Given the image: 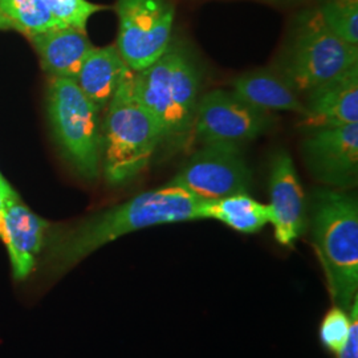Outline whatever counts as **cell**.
I'll return each mask as SVG.
<instances>
[{
    "instance_id": "9c48e42d",
    "label": "cell",
    "mask_w": 358,
    "mask_h": 358,
    "mask_svg": "<svg viewBox=\"0 0 358 358\" xmlns=\"http://www.w3.org/2000/svg\"><path fill=\"white\" fill-rule=\"evenodd\" d=\"M276 118L244 103L234 92L215 90L198 101L194 134L205 145L229 143L241 146L273 127Z\"/></svg>"
},
{
    "instance_id": "44dd1931",
    "label": "cell",
    "mask_w": 358,
    "mask_h": 358,
    "mask_svg": "<svg viewBox=\"0 0 358 358\" xmlns=\"http://www.w3.org/2000/svg\"><path fill=\"white\" fill-rule=\"evenodd\" d=\"M350 310L346 312L343 308H331L320 325V340L324 348L334 355H338L345 346L350 332Z\"/></svg>"
},
{
    "instance_id": "5bb4252c",
    "label": "cell",
    "mask_w": 358,
    "mask_h": 358,
    "mask_svg": "<svg viewBox=\"0 0 358 358\" xmlns=\"http://www.w3.org/2000/svg\"><path fill=\"white\" fill-rule=\"evenodd\" d=\"M40 64L50 77L75 80L81 64L93 48L87 31L57 27L29 38Z\"/></svg>"
},
{
    "instance_id": "cb8c5ba5",
    "label": "cell",
    "mask_w": 358,
    "mask_h": 358,
    "mask_svg": "<svg viewBox=\"0 0 358 358\" xmlns=\"http://www.w3.org/2000/svg\"><path fill=\"white\" fill-rule=\"evenodd\" d=\"M4 201L3 198L0 196V238H1V234H3V217H4Z\"/></svg>"
},
{
    "instance_id": "d6986e66",
    "label": "cell",
    "mask_w": 358,
    "mask_h": 358,
    "mask_svg": "<svg viewBox=\"0 0 358 358\" xmlns=\"http://www.w3.org/2000/svg\"><path fill=\"white\" fill-rule=\"evenodd\" d=\"M319 11L338 38L358 45V0H325Z\"/></svg>"
},
{
    "instance_id": "9a60e30c",
    "label": "cell",
    "mask_w": 358,
    "mask_h": 358,
    "mask_svg": "<svg viewBox=\"0 0 358 358\" xmlns=\"http://www.w3.org/2000/svg\"><path fill=\"white\" fill-rule=\"evenodd\" d=\"M130 72L115 44L93 47L77 73L78 88L100 110L106 109L124 77Z\"/></svg>"
},
{
    "instance_id": "7a4b0ae2",
    "label": "cell",
    "mask_w": 358,
    "mask_h": 358,
    "mask_svg": "<svg viewBox=\"0 0 358 358\" xmlns=\"http://www.w3.org/2000/svg\"><path fill=\"white\" fill-rule=\"evenodd\" d=\"M310 232L333 304L349 312L358 297L356 196L338 189L315 192Z\"/></svg>"
},
{
    "instance_id": "e0dca14e",
    "label": "cell",
    "mask_w": 358,
    "mask_h": 358,
    "mask_svg": "<svg viewBox=\"0 0 358 358\" xmlns=\"http://www.w3.org/2000/svg\"><path fill=\"white\" fill-rule=\"evenodd\" d=\"M202 217L215 219L242 234H255L271 223V210L268 205L257 202L248 192H242L205 201Z\"/></svg>"
},
{
    "instance_id": "8fae6325",
    "label": "cell",
    "mask_w": 358,
    "mask_h": 358,
    "mask_svg": "<svg viewBox=\"0 0 358 358\" xmlns=\"http://www.w3.org/2000/svg\"><path fill=\"white\" fill-rule=\"evenodd\" d=\"M269 198L275 239L292 247L307 229V203L294 159L285 152L276 153L271 162Z\"/></svg>"
},
{
    "instance_id": "277c9868",
    "label": "cell",
    "mask_w": 358,
    "mask_h": 358,
    "mask_svg": "<svg viewBox=\"0 0 358 358\" xmlns=\"http://www.w3.org/2000/svg\"><path fill=\"white\" fill-rule=\"evenodd\" d=\"M199 87V71L182 45L170 44L153 64L133 73L137 99L158 121L164 141L173 143L192 133Z\"/></svg>"
},
{
    "instance_id": "ffe728a7",
    "label": "cell",
    "mask_w": 358,
    "mask_h": 358,
    "mask_svg": "<svg viewBox=\"0 0 358 358\" xmlns=\"http://www.w3.org/2000/svg\"><path fill=\"white\" fill-rule=\"evenodd\" d=\"M52 16L63 27H75L87 31V24L94 13L109 10L108 6L88 0H44Z\"/></svg>"
},
{
    "instance_id": "52a82bcc",
    "label": "cell",
    "mask_w": 358,
    "mask_h": 358,
    "mask_svg": "<svg viewBox=\"0 0 358 358\" xmlns=\"http://www.w3.org/2000/svg\"><path fill=\"white\" fill-rule=\"evenodd\" d=\"M115 47L130 71L157 62L171 44L176 7L170 0H117Z\"/></svg>"
},
{
    "instance_id": "6da1fadb",
    "label": "cell",
    "mask_w": 358,
    "mask_h": 358,
    "mask_svg": "<svg viewBox=\"0 0 358 358\" xmlns=\"http://www.w3.org/2000/svg\"><path fill=\"white\" fill-rule=\"evenodd\" d=\"M202 199L189 192L166 186L142 192L124 203L84 217L64 229H50L36 272L40 284L63 278L84 259L117 239L148 227L201 220Z\"/></svg>"
},
{
    "instance_id": "7c38bea8",
    "label": "cell",
    "mask_w": 358,
    "mask_h": 358,
    "mask_svg": "<svg viewBox=\"0 0 358 358\" xmlns=\"http://www.w3.org/2000/svg\"><path fill=\"white\" fill-rule=\"evenodd\" d=\"M51 224L20 199L7 202L1 241L7 247L15 282H26L36 272Z\"/></svg>"
},
{
    "instance_id": "3957f363",
    "label": "cell",
    "mask_w": 358,
    "mask_h": 358,
    "mask_svg": "<svg viewBox=\"0 0 358 358\" xmlns=\"http://www.w3.org/2000/svg\"><path fill=\"white\" fill-rule=\"evenodd\" d=\"M133 73L121 81L103 118L101 170L110 187H122L140 177L164 142L158 121L134 93Z\"/></svg>"
},
{
    "instance_id": "8992f818",
    "label": "cell",
    "mask_w": 358,
    "mask_h": 358,
    "mask_svg": "<svg viewBox=\"0 0 358 358\" xmlns=\"http://www.w3.org/2000/svg\"><path fill=\"white\" fill-rule=\"evenodd\" d=\"M353 65H358V45L338 38L319 10L299 16L282 62L284 80L296 93H308Z\"/></svg>"
},
{
    "instance_id": "7402d4cb",
    "label": "cell",
    "mask_w": 358,
    "mask_h": 358,
    "mask_svg": "<svg viewBox=\"0 0 358 358\" xmlns=\"http://www.w3.org/2000/svg\"><path fill=\"white\" fill-rule=\"evenodd\" d=\"M350 332L343 350L337 355V358H358V297L350 308Z\"/></svg>"
},
{
    "instance_id": "2e32d148",
    "label": "cell",
    "mask_w": 358,
    "mask_h": 358,
    "mask_svg": "<svg viewBox=\"0 0 358 358\" xmlns=\"http://www.w3.org/2000/svg\"><path fill=\"white\" fill-rule=\"evenodd\" d=\"M232 92L244 103L266 113L306 115L304 103L300 101L294 88L282 77L269 71H254L236 77L232 83Z\"/></svg>"
},
{
    "instance_id": "30bf717a",
    "label": "cell",
    "mask_w": 358,
    "mask_h": 358,
    "mask_svg": "<svg viewBox=\"0 0 358 358\" xmlns=\"http://www.w3.org/2000/svg\"><path fill=\"white\" fill-rule=\"evenodd\" d=\"M303 152L310 173L324 185L341 190L357 183L358 122L312 129Z\"/></svg>"
},
{
    "instance_id": "ba28073f",
    "label": "cell",
    "mask_w": 358,
    "mask_h": 358,
    "mask_svg": "<svg viewBox=\"0 0 358 358\" xmlns=\"http://www.w3.org/2000/svg\"><path fill=\"white\" fill-rule=\"evenodd\" d=\"M169 185L180 187L202 201H215L250 192L252 173L241 146L207 143L192 154Z\"/></svg>"
},
{
    "instance_id": "5b68a950",
    "label": "cell",
    "mask_w": 358,
    "mask_h": 358,
    "mask_svg": "<svg viewBox=\"0 0 358 358\" xmlns=\"http://www.w3.org/2000/svg\"><path fill=\"white\" fill-rule=\"evenodd\" d=\"M100 109L75 80L51 77L47 113L53 137L66 162L88 182L97 180L103 166V122Z\"/></svg>"
},
{
    "instance_id": "ac0fdd59",
    "label": "cell",
    "mask_w": 358,
    "mask_h": 358,
    "mask_svg": "<svg viewBox=\"0 0 358 358\" xmlns=\"http://www.w3.org/2000/svg\"><path fill=\"white\" fill-rule=\"evenodd\" d=\"M60 26L44 0H0V29L32 38Z\"/></svg>"
},
{
    "instance_id": "603a6c76",
    "label": "cell",
    "mask_w": 358,
    "mask_h": 358,
    "mask_svg": "<svg viewBox=\"0 0 358 358\" xmlns=\"http://www.w3.org/2000/svg\"><path fill=\"white\" fill-rule=\"evenodd\" d=\"M0 196H1L3 201H4V205H6L7 202L20 199L19 195H17V192L13 190V186L6 180V178L3 177L1 173H0Z\"/></svg>"
},
{
    "instance_id": "4fadbf2b",
    "label": "cell",
    "mask_w": 358,
    "mask_h": 358,
    "mask_svg": "<svg viewBox=\"0 0 358 358\" xmlns=\"http://www.w3.org/2000/svg\"><path fill=\"white\" fill-rule=\"evenodd\" d=\"M301 127H341L358 122V65L308 92Z\"/></svg>"
}]
</instances>
